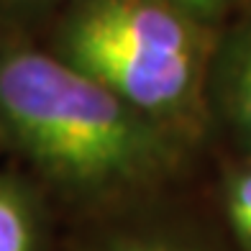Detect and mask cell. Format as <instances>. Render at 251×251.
<instances>
[{"instance_id":"1","label":"cell","mask_w":251,"mask_h":251,"mask_svg":"<svg viewBox=\"0 0 251 251\" xmlns=\"http://www.w3.org/2000/svg\"><path fill=\"white\" fill-rule=\"evenodd\" d=\"M0 144L44 190L87 210L151 190L179 162L177 131L21 41L0 47Z\"/></svg>"},{"instance_id":"7","label":"cell","mask_w":251,"mask_h":251,"mask_svg":"<svg viewBox=\"0 0 251 251\" xmlns=\"http://www.w3.org/2000/svg\"><path fill=\"white\" fill-rule=\"evenodd\" d=\"M169 3H175L177 8L185 10V13L195 16L198 21H205V18L218 16L228 5V0H169Z\"/></svg>"},{"instance_id":"4","label":"cell","mask_w":251,"mask_h":251,"mask_svg":"<svg viewBox=\"0 0 251 251\" xmlns=\"http://www.w3.org/2000/svg\"><path fill=\"white\" fill-rule=\"evenodd\" d=\"M221 100L236 133L251 144V28L228 49L221 75Z\"/></svg>"},{"instance_id":"2","label":"cell","mask_w":251,"mask_h":251,"mask_svg":"<svg viewBox=\"0 0 251 251\" xmlns=\"http://www.w3.org/2000/svg\"><path fill=\"white\" fill-rule=\"evenodd\" d=\"M169 0H72L51 51L172 131L198 113L208 41Z\"/></svg>"},{"instance_id":"8","label":"cell","mask_w":251,"mask_h":251,"mask_svg":"<svg viewBox=\"0 0 251 251\" xmlns=\"http://www.w3.org/2000/svg\"><path fill=\"white\" fill-rule=\"evenodd\" d=\"M51 3V0H0V5L5 8H33V5H44Z\"/></svg>"},{"instance_id":"5","label":"cell","mask_w":251,"mask_h":251,"mask_svg":"<svg viewBox=\"0 0 251 251\" xmlns=\"http://www.w3.org/2000/svg\"><path fill=\"white\" fill-rule=\"evenodd\" d=\"M223 202L233 236L246 251H251V164L236 169L228 177Z\"/></svg>"},{"instance_id":"3","label":"cell","mask_w":251,"mask_h":251,"mask_svg":"<svg viewBox=\"0 0 251 251\" xmlns=\"http://www.w3.org/2000/svg\"><path fill=\"white\" fill-rule=\"evenodd\" d=\"M0 251H49V208L33 177L0 169Z\"/></svg>"},{"instance_id":"6","label":"cell","mask_w":251,"mask_h":251,"mask_svg":"<svg viewBox=\"0 0 251 251\" xmlns=\"http://www.w3.org/2000/svg\"><path fill=\"white\" fill-rule=\"evenodd\" d=\"M79 251H202L198 246L175 241L164 236H146V233H116L90 244Z\"/></svg>"}]
</instances>
